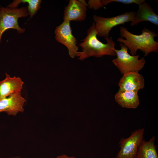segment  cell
<instances>
[{
  "label": "cell",
  "instance_id": "obj_21",
  "mask_svg": "<svg viewBox=\"0 0 158 158\" xmlns=\"http://www.w3.org/2000/svg\"><path fill=\"white\" fill-rule=\"evenodd\" d=\"M1 6H0V9H1Z\"/></svg>",
  "mask_w": 158,
  "mask_h": 158
},
{
  "label": "cell",
  "instance_id": "obj_2",
  "mask_svg": "<svg viewBox=\"0 0 158 158\" xmlns=\"http://www.w3.org/2000/svg\"><path fill=\"white\" fill-rule=\"evenodd\" d=\"M97 32L94 22L88 29L86 37L79 44L82 51L78 52L76 56L83 61L90 57H102L104 56H116L114 49L115 43L111 37L106 38L107 43L104 44L97 37Z\"/></svg>",
  "mask_w": 158,
  "mask_h": 158
},
{
  "label": "cell",
  "instance_id": "obj_10",
  "mask_svg": "<svg viewBox=\"0 0 158 158\" xmlns=\"http://www.w3.org/2000/svg\"><path fill=\"white\" fill-rule=\"evenodd\" d=\"M87 7L79 1L70 0L64 11V20L81 21L85 20Z\"/></svg>",
  "mask_w": 158,
  "mask_h": 158
},
{
  "label": "cell",
  "instance_id": "obj_13",
  "mask_svg": "<svg viewBox=\"0 0 158 158\" xmlns=\"http://www.w3.org/2000/svg\"><path fill=\"white\" fill-rule=\"evenodd\" d=\"M116 101L121 107L136 109L138 106L140 100L138 92L118 91L115 95Z\"/></svg>",
  "mask_w": 158,
  "mask_h": 158
},
{
  "label": "cell",
  "instance_id": "obj_9",
  "mask_svg": "<svg viewBox=\"0 0 158 158\" xmlns=\"http://www.w3.org/2000/svg\"><path fill=\"white\" fill-rule=\"evenodd\" d=\"M118 85L119 91L138 92L145 87L144 79L139 73L130 72L123 75Z\"/></svg>",
  "mask_w": 158,
  "mask_h": 158
},
{
  "label": "cell",
  "instance_id": "obj_8",
  "mask_svg": "<svg viewBox=\"0 0 158 158\" xmlns=\"http://www.w3.org/2000/svg\"><path fill=\"white\" fill-rule=\"evenodd\" d=\"M26 99L21 95V91L12 94L0 100V113L4 112L8 115L16 116L23 112Z\"/></svg>",
  "mask_w": 158,
  "mask_h": 158
},
{
  "label": "cell",
  "instance_id": "obj_20",
  "mask_svg": "<svg viewBox=\"0 0 158 158\" xmlns=\"http://www.w3.org/2000/svg\"><path fill=\"white\" fill-rule=\"evenodd\" d=\"M9 158H22L20 157H11Z\"/></svg>",
  "mask_w": 158,
  "mask_h": 158
},
{
  "label": "cell",
  "instance_id": "obj_1",
  "mask_svg": "<svg viewBox=\"0 0 158 158\" xmlns=\"http://www.w3.org/2000/svg\"><path fill=\"white\" fill-rule=\"evenodd\" d=\"M139 35L133 34L126 28L121 27L120 35L121 37L118 38V42L123 44L130 50L131 55H136L138 50H140L145 56L150 53L158 52V42L154 40L158 34L155 32L146 28L142 30Z\"/></svg>",
  "mask_w": 158,
  "mask_h": 158
},
{
  "label": "cell",
  "instance_id": "obj_11",
  "mask_svg": "<svg viewBox=\"0 0 158 158\" xmlns=\"http://www.w3.org/2000/svg\"><path fill=\"white\" fill-rule=\"evenodd\" d=\"M6 77L0 81V100L21 91L24 82L20 77H11L6 73Z\"/></svg>",
  "mask_w": 158,
  "mask_h": 158
},
{
  "label": "cell",
  "instance_id": "obj_4",
  "mask_svg": "<svg viewBox=\"0 0 158 158\" xmlns=\"http://www.w3.org/2000/svg\"><path fill=\"white\" fill-rule=\"evenodd\" d=\"M29 15L26 7L11 9L2 7L0 10V43L1 42L3 34L7 30L11 28L16 29L20 34L25 31L19 26L18 19L19 18L26 17Z\"/></svg>",
  "mask_w": 158,
  "mask_h": 158
},
{
  "label": "cell",
  "instance_id": "obj_15",
  "mask_svg": "<svg viewBox=\"0 0 158 158\" xmlns=\"http://www.w3.org/2000/svg\"><path fill=\"white\" fill-rule=\"evenodd\" d=\"M41 2V0H16L9 4L7 7L11 9L15 8L20 3H27L29 15L30 16V18H31L40 8Z\"/></svg>",
  "mask_w": 158,
  "mask_h": 158
},
{
  "label": "cell",
  "instance_id": "obj_3",
  "mask_svg": "<svg viewBox=\"0 0 158 158\" xmlns=\"http://www.w3.org/2000/svg\"><path fill=\"white\" fill-rule=\"evenodd\" d=\"M121 49H114L117 57L113 59L112 62L123 75L130 72H137L144 66L145 60L144 58L139 59L140 55L132 56L128 52V49L123 44L120 43Z\"/></svg>",
  "mask_w": 158,
  "mask_h": 158
},
{
  "label": "cell",
  "instance_id": "obj_17",
  "mask_svg": "<svg viewBox=\"0 0 158 158\" xmlns=\"http://www.w3.org/2000/svg\"><path fill=\"white\" fill-rule=\"evenodd\" d=\"M88 6L90 9L97 10L100 8L104 7L103 6L100 0H89L87 2Z\"/></svg>",
  "mask_w": 158,
  "mask_h": 158
},
{
  "label": "cell",
  "instance_id": "obj_14",
  "mask_svg": "<svg viewBox=\"0 0 158 158\" xmlns=\"http://www.w3.org/2000/svg\"><path fill=\"white\" fill-rule=\"evenodd\" d=\"M154 136L148 141L144 139L140 144L135 158H158Z\"/></svg>",
  "mask_w": 158,
  "mask_h": 158
},
{
  "label": "cell",
  "instance_id": "obj_5",
  "mask_svg": "<svg viewBox=\"0 0 158 158\" xmlns=\"http://www.w3.org/2000/svg\"><path fill=\"white\" fill-rule=\"evenodd\" d=\"M135 14V12L131 11L109 18L94 15L93 19L97 32V35L104 38L109 37V33L113 28L118 25H124L126 23L132 21Z\"/></svg>",
  "mask_w": 158,
  "mask_h": 158
},
{
  "label": "cell",
  "instance_id": "obj_12",
  "mask_svg": "<svg viewBox=\"0 0 158 158\" xmlns=\"http://www.w3.org/2000/svg\"><path fill=\"white\" fill-rule=\"evenodd\" d=\"M138 6V9L135 12L134 18L130 22V26L136 25L144 21L149 22L157 26L158 16L151 7L145 1Z\"/></svg>",
  "mask_w": 158,
  "mask_h": 158
},
{
  "label": "cell",
  "instance_id": "obj_6",
  "mask_svg": "<svg viewBox=\"0 0 158 158\" xmlns=\"http://www.w3.org/2000/svg\"><path fill=\"white\" fill-rule=\"evenodd\" d=\"M145 130L139 128L133 131L128 138H121L119 142L120 149L116 158H135L138 147L144 139Z\"/></svg>",
  "mask_w": 158,
  "mask_h": 158
},
{
  "label": "cell",
  "instance_id": "obj_7",
  "mask_svg": "<svg viewBox=\"0 0 158 158\" xmlns=\"http://www.w3.org/2000/svg\"><path fill=\"white\" fill-rule=\"evenodd\" d=\"M70 21L64 20L55 29V38L56 41L66 46L68 48L70 56L74 58L77 54L78 47L77 40L72 33Z\"/></svg>",
  "mask_w": 158,
  "mask_h": 158
},
{
  "label": "cell",
  "instance_id": "obj_18",
  "mask_svg": "<svg viewBox=\"0 0 158 158\" xmlns=\"http://www.w3.org/2000/svg\"><path fill=\"white\" fill-rule=\"evenodd\" d=\"M56 158H76L75 157L69 156L65 154L60 155L57 156Z\"/></svg>",
  "mask_w": 158,
  "mask_h": 158
},
{
  "label": "cell",
  "instance_id": "obj_16",
  "mask_svg": "<svg viewBox=\"0 0 158 158\" xmlns=\"http://www.w3.org/2000/svg\"><path fill=\"white\" fill-rule=\"evenodd\" d=\"M145 1V0H102L101 2L103 6L112 2H117L128 4L134 3L139 5Z\"/></svg>",
  "mask_w": 158,
  "mask_h": 158
},
{
  "label": "cell",
  "instance_id": "obj_19",
  "mask_svg": "<svg viewBox=\"0 0 158 158\" xmlns=\"http://www.w3.org/2000/svg\"><path fill=\"white\" fill-rule=\"evenodd\" d=\"M79 1L81 3H82L83 4L86 6H88V5L86 3L85 1L84 0H79Z\"/></svg>",
  "mask_w": 158,
  "mask_h": 158
}]
</instances>
